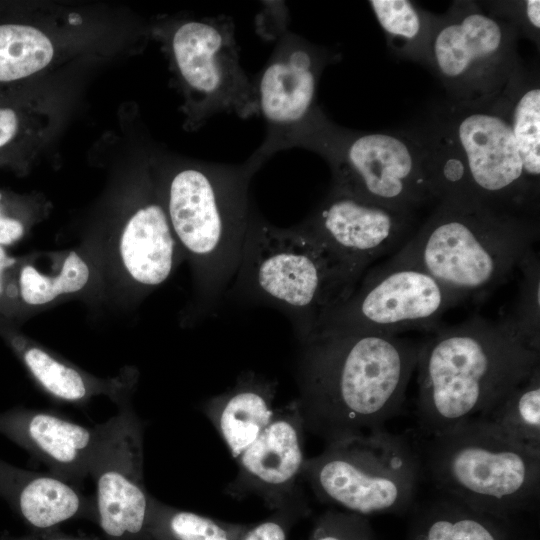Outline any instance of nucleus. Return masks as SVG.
<instances>
[{
	"mask_svg": "<svg viewBox=\"0 0 540 540\" xmlns=\"http://www.w3.org/2000/svg\"><path fill=\"white\" fill-rule=\"evenodd\" d=\"M275 47L253 77L265 137L255 153L268 160L288 149L292 137L322 109L316 103L324 69L339 59L337 52L288 30L278 29Z\"/></svg>",
	"mask_w": 540,
	"mask_h": 540,
	"instance_id": "13",
	"label": "nucleus"
},
{
	"mask_svg": "<svg viewBox=\"0 0 540 540\" xmlns=\"http://www.w3.org/2000/svg\"><path fill=\"white\" fill-rule=\"evenodd\" d=\"M423 130L459 158L475 201L495 210L536 218L538 199L523 177L503 93L478 103L449 102Z\"/></svg>",
	"mask_w": 540,
	"mask_h": 540,
	"instance_id": "9",
	"label": "nucleus"
},
{
	"mask_svg": "<svg viewBox=\"0 0 540 540\" xmlns=\"http://www.w3.org/2000/svg\"><path fill=\"white\" fill-rule=\"evenodd\" d=\"M0 540H100L97 537L73 536L55 532L54 530L43 531L27 536L3 535Z\"/></svg>",
	"mask_w": 540,
	"mask_h": 540,
	"instance_id": "36",
	"label": "nucleus"
},
{
	"mask_svg": "<svg viewBox=\"0 0 540 540\" xmlns=\"http://www.w3.org/2000/svg\"><path fill=\"white\" fill-rule=\"evenodd\" d=\"M413 442L423 478L442 496L503 520L539 501L540 453L506 440L477 419Z\"/></svg>",
	"mask_w": 540,
	"mask_h": 540,
	"instance_id": "6",
	"label": "nucleus"
},
{
	"mask_svg": "<svg viewBox=\"0 0 540 540\" xmlns=\"http://www.w3.org/2000/svg\"><path fill=\"white\" fill-rule=\"evenodd\" d=\"M413 213L330 188L297 225L323 247L353 291L371 263L406 242Z\"/></svg>",
	"mask_w": 540,
	"mask_h": 540,
	"instance_id": "14",
	"label": "nucleus"
},
{
	"mask_svg": "<svg viewBox=\"0 0 540 540\" xmlns=\"http://www.w3.org/2000/svg\"><path fill=\"white\" fill-rule=\"evenodd\" d=\"M506 9L500 6L498 12H492L500 17L511 21L517 29L519 27L532 37L533 40L539 37L540 30V1L525 0L512 2V4H503ZM499 6V5H498Z\"/></svg>",
	"mask_w": 540,
	"mask_h": 540,
	"instance_id": "32",
	"label": "nucleus"
},
{
	"mask_svg": "<svg viewBox=\"0 0 540 540\" xmlns=\"http://www.w3.org/2000/svg\"><path fill=\"white\" fill-rule=\"evenodd\" d=\"M307 540H376L368 519L343 510L320 515Z\"/></svg>",
	"mask_w": 540,
	"mask_h": 540,
	"instance_id": "30",
	"label": "nucleus"
},
{
	"mask_svg": "<svg viewBox=\"0 0 540 540\" xmlns=\"http://www.w3.org/2000/svg\"><path fill=\"white\" fill-rule=\"evenodd\" d=\"M538 239L536 218L444 200L387 263L425 271L461 301L481 299L507 282Z\"/></svg>",
	"mask_w": 540,
	"mask_h": 540,
	"instance_id": "4",
	"label": "nucleus"
},
{
	"mask_svg": "<svg viewBox=\"0 0 540 540\" xmlns=\"http://www.w3.org/2000/svg\"><path fill=\"white\" fill-rule=\"evenodd\" d=\"M438 496L414 509L406 540H512L506 520Z\"/></svg>",
	"mask_w": 540,
	"mask_h": 540,
	"instance_id": "23",
	"label": "nucleus"
},
{
	"mask_svg": "<svg viewBox=\"0 0 540 540\" xmlns=\"http://www.w3.org/2000/svg\"><path fill=\"white\" fill-rule=\"evenodd\" d=\"M0 337L40 388L56 400L78 405L99 395L117 405L130 400L136 383L132 371L113 379L95 377L25 336L1 315Z\"/></svg>",
	"mask_w": 540,
	"mask_h": 540,
	"instance_id": "18",
	"label": "nucleus"
},
{
	"mask_svg": "<svg viewBox=\"0 0 540 540\" xmlns=\"http://www.w3.org/2000/svg\"><path fill=\"white\" fill-rule=\"evenodd\" d=\"M422 340L416 369L419 435L448 432L477 418L539 367L540 350L509 315H473Z\"/></svg>",
	"mask_w": 540,
	"mask_h": 540,
	"instance_id": "2",
	"label": "nucleus"
},
{
	"mask_svg": "<svg viewBox=\"0 0 540 540\" xmlns=\"http://www.w3.org/2000/svg\"><path fill=\"white\" fill-rule=\"evenodd\" d=\"M68 20H69V23L72 25H79L82 22L81 17L75 13L70 14Z\"/></svg>",
	"mask_w": 540,
	"mask_h": 540,
	"instance_id": "37",
	"label": "nucleus"
},
{
	"mask_svg": "<svg viewBox=\"0 0 540 540\" xmlns=\"http://www.w3.org/2000/svg\"><path fill=\"white\" fill-rule=\"evenodd\" d=\"M277 382L253 371L241 373L233 387L211 397L203 411L236 459L271 421Z\"/></svg>",
	"mask_w": 540,
	"mask_h": 540,
	"instance_id": "21",
	"label": "nucleus"
},
{
	"mask_svg": "<svg viewBox=\"0 0 540 540\" xmlns=\"http://www.w3.org/2000/svg\"><path fill=\"white\" fill-rule=\"evenodd\" d=\"M111 419L93 427L25 407L0 412V434L42 462L49 474L74 486L88 476Z\"/></svg>",
	"mask_w": 540,
	"mask_h": 540,
	"instance_id": "17",
	"label": "nucleus"
},
{
	"mask_svg": "<svg viewBox=\"0 0 540 540\" xmlns=\"http://www.w3.org/2000/svg\"><path fill=\"white\" fill-rule=\"evenodd\" d=\"M25 222L10 214L3 206L0 194V245L11 246L18 242L26 233Z\"/></svg>",
	"mask_w": 540,
	"mask_h": 540,
	"instance_id": "33",
	"label": "nucleus"
},
{
	"mask_svg": "<svg viewBox=\"0 0 540 540\" xmlns=\"http://www.w3.org/2000/svg\"><path fill=\"white\" fill-rule=\"evenodd\" d=\"M475 419L506 440L540 453V366Z\"/></svg>",
	"mask_w": 540,
	"mask_h": 540,
	"instance_id": "25",
	"label": "nucleus"
},
{
	"mask_svg": "<svg viewBox=\"0 0 540 540\" xmlns=\"http://www.w3.org/2000/svg\"><path fill=\"white\" fill-rule=\"evenodd\" d=\"M0 497L31 528L39 532L86 519L97 523L95 498L49 473L22 469L0 459Z\"/></svg>",
	"mask_w": 540,
	"mask_h": 540,
	"instance_id": "20",
	"label": "nucleus"
},
{
	"mask_svg": "<svg viewBox=\"0 0 540 540\" xmlns=\"http://www.w3.org/2000/svg\"><path fill=\"white\" fill-rule=\"evenodd\" d=\"M250 525L210 518L152 497L148 536L149 540H241Z\"/></svg>",
	"mask_w": 540,
	"mask_h": 540,
	"instance_id": "27",
	"label": "nucleus"
},
{
	"mask_svg": "<svg viewBox=\"0 0 540 540\" xmlns=\"http://www.w3.org/2000/svg\"><path fill=\"white\" fill-rule=\"evenodd\" d=\"M18 120L12 109H0V147L7 144L16 134Z\"/></svg>",
	"mask_w": 540,
	"mask_h": 540,
	"instance_id": "35",
	"label": "nucleus"
},
{
	"mask_svg": "<svg viewBox=\"0 0 540 540\" xmlns=\"http://www.w3.org/2000/svg\"><path fill=\"white\" fill-rule=\"evenodd\" d=\"M522 278L514 311L509 316L524 340L540 350V261L535 249L518 264Z\"/></svg>",
	"mask_w": 540,
	"mask_h": 540,
	"instance_id": "29",
	"label": "nucleus"
},
{
	"mask_svg": "<svg viewBox=\"0 0 540 540\" xmlns=\"http://www.w3.org/2000/svg\"><path fill=\"white\" fill-rule=\"evenodd\" d=\"M255 152L243 163H194L173 171L163 189L173 234L192 272L195 311L214 314L238 269L251 216Z\"/></svg>",
	"mask_w": 540,
	"mask_h": 540,
	"instance_id": "3",
	"label": "nucleus"
},
{
	"mask_svg": "<svg viewBox=\"0 0 540 540\" xmlns=\"http://www.w3.org/2000/svg\"><path fill=\"white\" fill-rule=\"evenodd\" d=\"M304 421L296 400L275 409L274 415L237 460V475L226 487L235 499L260 497L271 510H277L301 492L295 490L302 477Z\"/></svg>",
	"mask_w": 540,
	"mask_h": 540,
	"instance_id": "16",
	"label": "nucleus"
},
{
	"mask_svg": "<svg viewBox=\"0 0 540 540\" xmlns=\"http://www.w3.org/2000/svg\"><path fill=\"white\" fill-rule=\"evenodd\" d=\"M53 46L37 28L26 25H0V81L27 77L46 67L53 57Z\"/></svg>",
	"mask_w": 540,
	"mask_h": 540,
	"instance_id": "28",
	"label": "nucleus"
},
{
	"mask_svg": "<svg viewBox=\"0 0 540 540\" xmlns=\"http://www.w3.org/2000/svg\"><path fill=\"white\" fill-rule=\"evenodd\" d=\"M350 293L351 288L316 240L298 225L274 226L255 208L225 297L280 311L302 343L314 333L321 314Z\"/></svg>",
	"mask_w": 540,
	"mask_h": 540,
	"instance_id": "5",
	"label": "nucleus"
},
{
	"mask_svg": "<svg viewBox=\"0 0 540 540\" xmlns=\"http://www.w3.org/2000/svg\"><path fill=\"white\" fill-rule=\"evenodd\" d=\"M308 511L307 504L300 493L283 507L274 510V513L266 520L251 524L241 540H289L291 528Z\"/></svg>",
	"mask_w": 540,
	"mask_h": 540,
	"instance_id": "31",
	"label": "nucleus"
},
{
	"mask_svg": "<svg viewBox=\"0 0 540 540\" xmlns=\"http://www.w3.org/2000/svg\"><path fill=\"white\" fill-rule=\"evenodd\" d=\"M302 478L321 502L367 517L414 508L423 473L413 440L381 429L326 443Z\"/></svg>",
	"mask_w": 540,
	"mask_h": 540,
	"instance_id": "8",
	"label": "nucleus"
},
{
	"mask_svg": "<svg viewBox=\"0 0 540 540\" xmlns=\"http://www.w3.org/2000/svg\"><path fill=\"white\" fill-rule=\"evenodd\" d=\"M118 406L93 460L96 508L103 540H149L152 495L144 485L143 428L130 400Z\"/></svg>",
	"mask_w": 540,
	"mask_h": 540,
	"instance_id": "15",
	"label": "nucleus"
},
{
	"mask_svg": "<svg viewBox=\"0 0 540 540\" xmlns=\"http://www.w3.org/2000/svg\"><path fill=\"white\" fill-rule=\"evenodd\" d=\"M227 16L188 20L171 37L175 66L193 95L197 119L220 113L242 119L259 115L253 78L244 71Z\"/></svg>",
	"mask_w": 540,
	"mask_h": 540,
	"instance_id": "12",
	"label": "nucleus"
},
{
	"mask_svg": "<svg viewBox=\"0 0 540 540\" xmlns=\"http://www.w3.org/2000/svg\"><path fill=\"white\" fill-rule=\"evenodd\" d=\"M518 29L479 4L460 1L436 16L423 64L431 68L453 103H478L503 93L522 69Z\"/></svg>",
	"mask_w": 540,
	"mask_h": 540,
	"instance_id": "10",
	"label": "nucleus"
},
{
	"mask_svg": "<svg viewBox=\"0 0 540 540\" xmlns=\"http://www.w3.org/2000/svg\"><path fill=\"white\" fill-rule=\"evenodd\" d=\"M509 121L522 164L525 183L539 200L540 89L536 76L522 68L503 92Z\"/></svg>",
	"mask_w": 540,
	"mask_h": 540,
	"instance_id": "24",
	"label": "nucleus"
},
{
	"mask_svg": "<svg viewBox=\"0 0 540 540\" xmlns=\"http://www.w3.org/2000/svg\"><path fill=\"white\" fill-rule=\"evenodd\" d=\"M116 249L126 281L140 293L163 284L183 259L160 200H147L132 213Z\"/></svg>",
	"mask_w": 540,
	"mask_h": 540,
	"instance_id": "19",
	"label": "nucleus"
},
{
	"mask_svg": "<svg viewBox=\"0 0 540 540\" xmlns=\"http://www.w3.org/2000/svg\"><path fill=\"white\" fill-rule=\"evenodd\" d=\"M369 4L391 50L423 63L436 16L409 0H371Z\"/></svg>",
	"mask_w": 540,
	"mask_h": 540,
	"instance_id": "26",
	"label": "nucleus"
},
{
	"mask_svg": "<svg viewBox=\"0 0 540 540\" xmlns=\"http://www.w3.org/2000/svg\"><path fill=\"white\" fill-rule=\"evenodd\" d=\"M92 268L77 251H69L52 271H40L28 258H17L11 269L8 302L13 320L27 309L40 308L64 296L81 292L90 282Z\"/></svg>",
	"mask_w": 540,
	"mask_h": 540,
	"instance_id": "22",
	"label": "nucleus"
},
{
	"mask_svg": "<svg viewBox=\"0 0 540 540\" xmlns=\"http://www.w3.org/2000/svg\"><path fill=\"white\" fill-rule=\"evenodd\" d=\"M300 344L295 400L305 430L329 443L384 429L401 412L422 341L351 333Z\"/></svg>",
	"mask_w": 540,
	"mask_h": 540,
	"instance_id": "1",
	"label": "nucleus"
},
{
	"mask_svg": "<svg viewBox=\"0 0 540 540\" xmlns=\"http://www.w3.org/2000/svg\"><path fill=\"white\" fill-rule=\"evenodd\" d=\"M459 302V297L425 271L386 262L367 272L345 299L326 309L311 337L431 333L440 326L442 315Z\"/></svg>",
	"mask_w": 540,
	"mask_h": 540,
	"instance_id": "11",
	"label": "nucleus"
},
{
	"mask_svg": "<svg viewBox=\"0 0 540 540\" xmlns=\"http://www.w3.org/2000/svg\"><path fill=\"white\" fill-rule=\"evenodd\" d=\"M17 258L9 255L6 247L0 245V315L13 321L12 311L8 302V285L10 272Z\"/></svg>",
	"mask_w": 540,
	"mask_h": 540,
	"instance_id": "34",
	"label": "nucleus"
},
{
	"mask_svg": "<svg viewBox=\"0 0 540 540\" xmlns=\"http://www.w3.org/2000/svg\"><path fill=\"white\" fill-rule=\"evenodd\" d=\"M294 147L314 151L327 160L331 189L412 212L434 200L428 152L419 130L353 131L323 114L295 135L290 144Z\"/></svg>",
	"mask_w": 540,
	"mask_h": 540,
	"instance_id": "7",
	"label": "nucleus"
}]
</instances>
